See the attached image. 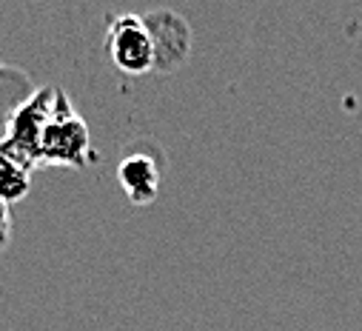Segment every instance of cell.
Returning <instances> with one entry per match:
<instances>
[{"label":"cell","mask_w":362,"mask_h":331,"mask_svg":"<svg viewBox=\"0 0 362 331\" xmlns=\"http://www.w3.org/2000/svg\"><path fill=\"white\" fill-rule=\"evenodd\" d=\"M32 189V172L21 169L18 163L0 157V200L6 206H15L21 200H26Z\"/></svg>","instance_id":"obj_6"},{"label":"cell","mask_w":362,"mask_h":331,"mask_svg":"<svg viewBox=\"0 0 362 331\" xmlns=\"http://www.w3.org/2000/svg\"><path fill=\"white\" fill-rule=\"evenodd\" d=\"M54 89H35L29 100H23L9 120L4 123V137H0V157L18 163L21 169L35 172L40 166V140L49 123Z\"/></svg>","instance_id":"obj_2"},{"label":"cell","mask_w":362,"mask_h":331,"mask_svg":"<svg viewBox=\"0 0 362 331\" xmlns=\"http://www.w3.org/2000/svg\"><path fill=\"white\" fill-rule=\"evenodd\" d=\"M69 166V169H86L98 163V151L92 149V134H88L86 120L71 106L63 89H54L49 123L40 140V166Z\"/></svg>","instance_id":"obj_1"},{"label":"cell","mask_w":362,"mask_h":331,"mask_svg":"<svg viewBox=\"0 0 362 331\" xmlns=\"http://www.w3.org/2000/svg\"><path fill=\"white\" fill-rule=\"evenodd\" d=\"M6 245H9V234H0V252H6Z\"/></svg>","instance_id":"obj_9"},{"label":"cell","mask_w":362,"mask_h":331,"mask_svg":"<svg viewBox=\"0 0 362 331\" xmlns=\"http://www.w3.org/2000/svg\"><path fill=\"white\" fill-rule=\"evenodd\" d=\"M106 54L123 74L140 77L154 71V49L140 15H109Z\"/></svg>","instance_id":"obj_3"},{"label":"cell","mask_w":362,"mask_h":331,"mask_svg":"<svg viewBox=\"0 0 362 331\" xmlns=\"http://www.w3.org/2000/svg\"><path fill=\"white\" fill-rule=\"evenodd\" d=\"M143 18V26L148 32L151 49H154V71L168 74L177 71L189 57H192V26L183 15H177L174 9H151Z\"/></svg>","instance_id":"obj_4"},{"label":"cell","mask_w":362,"mask_h":331,"mask_svg":"<svg viewBox=\"0 0 362 331\" xmlns=\"http://www.w3.org/2000/svg\"><path fill=\"white\" fill-rule=\"evenodd\" d=\"M0 234H12V206L0 200Z\"/></svg>","instance_id":"obj_7"},{"label":"cell","mask_w":362,"mask_h":331,"mask_svg":"<svg viewBox=\"0 0 362 331\" xmlns=\"http://www.w3.org/2000/svg\"><path fill=\"white\" fill-rule=\"evenodd\" d=\"M117 183L134 206H148L160 197V166L146 151H132L117 166Z\"/></svg>","instance_id":"obj_5"},{"label":"cell","mask_w":362,"mask_h":331,"mask_svg":"<svg viewBox=\"0 0 362 331\" xmlns=\"http://www.w3.org/2000/svg\"><path fill=\"white\" fill-rule=\"evenodd\" d=\"M23 71H18V69H9V66H4V63H0V86H9V83H15L18 77H21Z\"/></svg>","instance_id":"obj_8"}]
</instances>
